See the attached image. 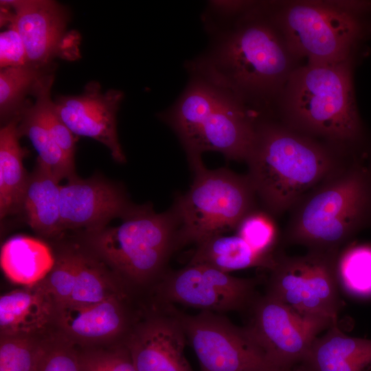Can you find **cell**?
<instances>
[{
    "instance_id": "cell-1",
    "label": "cell",
    "mask_w": 371,
    "mask_h": 371,
    "mask_svg": "<svg viewBox=\"0 0 371 371\" xmlns=\"http://www.w3.org/2000/svg\"><path fill=\"white\" fill-rule=\"evenodd\" d=\"M356 159L291 128L258 122L245 161L256 195L272 216L289 211L305 193Z\"/></svg>"
},
{
    "instance_id": "cell-2",
    "label": "cell",
    "mask_w": 371,
    "mask_h": 371,
    "mask_svg": "<svg viewBox=\"0 0 371 371\" xmlns=\"http://www.w3.org/2000/svg\"><path fill=\"white\" fill-rule=\"evenodd\" d=\"M284 240L340 253L371 228V161L351 160L302 196L289 211Z\"/></svg>"
},
{
    "instance_id": "cell-3",
    "label": "cell",
    "mask_w": 371,
    "mask_h": 371,
    "mask_svg": "<svg viewBox=\"0 0 371 371\" xmlns=\"http://www.w3.org/2000/svg\"><path fill=\"white\" fill-rule=\"evenodd\" d=\"M209 31L213 35L211 45L187 64L191 75L225 89L245 103L248 97L273 92L286 78L289 49L269 24L238 22L234 27Z\"/></svg>"
},
{
    "instance_id": "cell-4",
    "label": "cell",
    "mask_w": 371,
    "mask_h": 371,
    "mask_svg": "<svg viewBox=\"0 0 371 371\" xmlns=\"http://www.w3.org/2000/svg\"><path fill=\"white\" fill-rule=\"evenodd\" d=\"M286 109L292 128L341 144L351 155L371 159L346 60L308 63L289 77Z\"/></svg>"
},
{
    "instance_id": "cell-5",
    "label": "cell",
    "mask_w": 371,
    "mask_h": 371,
    "mask_svg": "<svg viewBox=\"0 0 371 371\" xmlns=\"http://www.w3.org/2000/svg\"><path fill=\"white\" fill-rule=\"evenodd\" d=\"M158 117L177 135L188 159L215 151L227 159L245 161L258 123L243 100L195 75Z\"/></svg>"
},
{
    "instance_id": "cell-6",
    "label": "cell",
    "mask_w": 371,
    "mask_h": 371,
    "mask_svg": "<svg viewBox=\"0 0 371 371\" xmlns=\"http://www.w3.org/2000/svg\"><path fill=\"white\" fill-rule=\"evenodd\" d=\"M179 221L172 207L156 212L150 204L136 205L118 226L78 232L82 246L105 263L131 293L153 291L166 273L178 247Z\"/></svg>"
},
{
    "instance_id": "cell-7",
    "label": "cell",
    "mask_w": 371,
    "mask_h": 371,
    "mask_svg": "<svg viewBox=\"0 0 371 371\" xmlns=\"http://www.w3.org/2000/svg\"><path fill=\"white\" fill-rule=\"evenodd\" d=\"M188 161L193 182L172 206L179 221V249L236 229L256 210L257 197L247 175L225 168L207 169L201 157Z\"/></svg>"
},
{
    "instance_id": "cell-8",
    "label": "cell",
    "mask_w": 371,
    "mask_h": 371,
    "mask_svg": "<svg viewBox=\"0 0 371 371\" xmlns=\"http://www.w3.org/2000/svg\"><path fill=\"white\" fill-rule=\"evenodd\" d=\"M371 10V3L348 10L315 3H297L282 12L279 22L290 52L305 56L308 63L346 60L354 45L363 37L359 15Z\"/></svg>"
},
{
    "instance_id": "cell-9",
    "label": "cell",
    "mask_w": 371,
    "mask_h": 371,
    "mask_svg": "<svg viewBox=\"0 0 371 371\" xmlns=\"http://www.w3.org/2000/svg\"><path fill=\"white\" fill-rule=\"evenodd\" d=\"M339 254L312 250L300 256L276 253L265 294L302 315L337 324L341 307Z\"/></svg>"
},
{
    "instance_id": "cell-10",
    "label": "cell",
    "mask_w": 371,
    "mask_h": 371,
    "mask_svg": "<svg viewBox=\"0 0 371 371\" xmlns=\"http://www.w3.org/2000/svg\"><path fill=\"white\" fill-rule=\"evenodd\" d=\"M180 316L201 371H280L245 326L212 311Z\"/></svg>"
},
{
    "instance_id": "cell-11",
    "label": "cell",
    "mask_w": 371,
    "mask_h": 371,
    "mask_svg": "<svg viewBox=\"0 0 371 371\" xmlns=\"http://www.w3.org/2000/svg\"><path fill=\"white\" fill-rule=\"evenodd\" d=\"M247 310L245 328L280 371H290L302 361L318 335L337 324L302 315L266 294L258 295Z\"/></svg>"
},
{
    "instance_id": "cell-12",
    "label": "cell",
    "mask_w": 371,
    "mask_h": 371,
    "mask_svg": "<svg viewBox=\"0 0 371 371\" xmlns=\"http://www.w3.org/2000/svg\"><path fill=\"white\" fill-rule=\"evenodd\" d=\"M257 280L232 276L207 265L188 263L167 271L154 288L153 301L179 304L212 312L248 309L256 297Z\"/></svg>"
},
{
    "instance_id": "cell-13",
    "label": "cell",
    "mask_w": 371,
    "mask_h": 371,
    "mask_svg": "<svg viewBox=\"0 0 371 371\" xmlns=\"http://www.w3.org/2000/svg\"><path fill=\"white\" fill-rule=\"evenodd\" d=\"M136 371H192L185 355L187 337L180 311L153 301L124 341Z\"/></svg>"
},
{
    "instance_id": "cell-14",
    "label": "cell",
    "mask_w": 371,
    "mask_h": 371,
    "mask_svg": "<svg viewBox=\"0 0 371 371\" xmlns=\"http://www.w3.org/2000/svg\"><path fill=\"white\" fill-rule=\"evenodd\" d=\"M1 7L15 23L26 49L28 63L49 66L54 58L75 59L78 37L67 30L68 14L49 0L1 1Z\"/></svg>"
},
{
    "instance_id": "cell-15",
    "label": "cell",
    "mask_w": 371,
    "mask_h": 371,
    "mask_svg": "<svg viewBox=\"0 0 371 371\" xmlns=\"http://www.w3.org/2000/svg\"><path fill=\"white\" fill-rule=\"evenodd\" d=\"M130 302L131 297L116 295L91 304L60 306L56 331L80 348L123 343L142 313Z\"/></svg>"
},
{
    "instance_id": "cell-16",
    "label": "cell",
    "mask_w": 371,
    "mask_h": 371,
    "mask_svg": "<svg viewBox=\"0 0 371 371\" xmlns=\"http://www.w3.org/2000/svg\"><path fill=\"white\" fill-rule=\"evenodd\" d=\"M135 205L124 188L115 183L98 175L87 179L76 176L60 186L63 232L102 229L115 218L122 219Z\"/></svg>"
},
{
    "instance_id": "cell-17",
    "label": "cell",
    "mask_w": 371,
    "mask_h": 371,
    "mask_svg": "<svg viewBox=\"0 0 371 371\" xmlns=\"http://www.w3.org/2000/svg\"><path fill=\"white\" fill-rule=\"evenodd\" d=\"M124 98L122 91H101L95 81L86 85L78 95H61L54 100L55 109L74 135L92 138L107 147L117 163L126 156L117 132V113Z\"/></svg>"
},
{
    "instance_id": "cell-18",
    "label": "cell",
    "mask_w": 371,
    "mask_h": 371,
    "mask_svg": "<svg viewBox=\"0 0 371 371\" xmlns=\"http://www.w3.org/2000/svg\"><path fill=\"white\" fill-rule=\"evenodd\" d=\"M57 306L41 283L0 297V334L4 337L47 338L57 333Z\"/></svg>"
},
{
    "instance_id": "cell-19",
    "label": "cell",
    "mask_w": 371,
    "mask_h": 371,
    "mask_svg": "<svg viewBox=\"0 0 371 371\" xmlns=\"http://www.w3.org/2000/svg\"><path fill=\"white\" fill-rule=\"evenodd\" d=\"M371 339L348 337L337 324L317 336L309 350L290 371H369Z\"/></svg>"
},
{
    "instance_id": "cell-20",
    "label": "cell",
    "mask_w": 371,
    "mask_h": 371,
    "mask_svg": "<svg viewBox=\"0 0 371 371\" xmlns=\"http://www.w3.org/2000/svg\"><path fill=\"white\" fill-rule=\"evenodd\" d=\"M59 181L36 162L30 174L21 213L32 229L45 238H59L60 223Z\"/></svg>"
},
{
    "instance_id": "cell-21",
    "label": "cell",
    "mask_w": 371,
    "mask_h": 371,
    "mask_svg": "<svg viewBox=\"0 0 371 371\" xmlns=\"http://www.w3.org/2000/svg\"><path fill=\"white\" fill-rule=\"evenodd\" d=\"M55 254L44 241L26 235H16L2 245L0 265L13 283L31 286L43 281L52 269Z\"/></svg>"
},
{
    "instance_id": "cell-22",
    "label": "cell",
    "mask_w": 371,
    "mask_h": 371,
    "mask_svg": "<svg viewBox=\"0 0 371 371\" xmlns=\"http://www.w3.org/2000/svg\"><path fill=\"white\" fill-rule=\"evenodd\" d=\"M19 116L3 125L0 130V218L21 213L30 174L23 160L27 150L19 142Z\"/></svg>"
},
{
    "instance_id": "cell-23",
    "label": "cell",
    "mask_w": 371,
    "mask_h": 371,
    "mask_svg": "<svg viewBox=\"0 0 371 371\" xmlns=\"http://www.w3.org/2000/svg\"><path fill=\"white\" fill-rule=\"evenodd\" d=\"M276 254H260L238 235L223 234L196 245L189 263L207 265L225 273L251 267L269 269Z\"/></svg>"
},
{
    "instance_id": "cell-24",
    "label": "cell",
    "mask_w": 371,
    "mask_h": 371,
    "mask_svg": "<svg viewBox=\"0 0 371 371\" xmlns=\"http://www.w3.org/2000/svg\"><path fill=\"white\" fill-rule=\"evenodd\" d=\"M78 245L75 284L65 305L91 304L116 295L131 297V293L105 263Z\"/></svg>"
},
{
    "instance_id": "cell-25",
    "label": "cell",
    "mask_w": 371,
    "mask_h": 371,
    "mask_svg": "<svg viewBox=\"0 0 371 371\" xmlns=\"http://www.w3.org/2000/svg\"><path fill=\"white\" fill-rule=\"evenodd\" d=\"M18 130L21 136L28 137L37 152L36 162L59 181L77 176L75 164L57 145L35 103L25 106L19 115Z\"/></svg>"
},
{
    "instance_id": "cell-26",
    "label": "cell",
    "mask_w": 371,
    "mask_h": 371,
    "mask_svg": "<svg viewBox=\"0 0 371 371\" xmlns=\"http://www.w3.org/2000/svg\"><path fill=\"white\" fill-rule=\"evenodd\" d=\"M52 72L49 66L27 64L1 69L0 117L3 124L19 116L25 107V98L38 82Z\"/></svg>"
},
{
    "instance_id": "cell-27",
    "label": "cell",
    "mask_w": 371,
    "mask_h": 371,
    "mask_svg": "<svg viewBox=\"0 0 371 371\" xmlns=\"http://www.w3.org/2000/svg\"><path fill=\"white\" fill-rule=\"evenodd\" d=\"M339 285L356 297H371V245H350L337 261Z\"/></svg>"
},
{
    "instance_id": "cell-28",
    "label": "cell",
    "mask_w": 371,
    "mask_h": 371,
    "mask_svg": "<svg viewBox=\"0 0 371 371\" xmlns=\"http://www.w3.org/2000/svg\"><path fill=\"white\" fill-rule=\"evenodd\" d=\"M78 244L63 245L55 253L54 265L41 282L57 306L67 304L75 284L78 258Z\"/></svg>"
},
{
    "instance_id": "cell-29",
    "label": "cell",
    "mask_w": 371,
    "mask_h": 371,
    "mask_svg": "<svg viewBox=\"0 0 371 371\" xmlns=\"http://www.w3.org/2000/svg\"><path fill=\"white\" fill-rule=\"evenodd\" d=\"M50 337L47 338L1 337L0 371H38L47 340Z\"/></svg>"
},
{
    "instance_id": "cell-30",
    "label": "cell",
    "mask_w": 371,
    "mask_h": 371,
    "mask_svg": "<svg viewBox=\"0 0 371 371\" xmlns=\"http://www.w3.org/2000/svg\"><path fill=\"white\" fill-rule=\"evenodd\" d=\"M236 230L237 235L258 253L265 256L275 254L277 229L271 216L267 212L252 211L243 218Z\"/></svg>"
},
{
    "instance_id": "cell-31",
    "label": "cell",
    "mask_w": 371,
    "mask_h": 371,
    "mask_svg": "<svg viewBox=\"0 0 371 371\" xmlns=\"http://www.w3.org/2000/svg\"><path fill=\"white\" fill-rule=\"evenodd\" d=\"M82 371H136L124 342L107 348H78Z\"/></svg>"
},
{
    "instance_id": "cell-32",
    "label": "cell",
    "mask_w": 371,
    "mask_h": 371,
    "mask_svg": "<svg viewBox=\"0 0 371 371\" xmlns=\"http://www.w3.org/2000/svg\"><path fill=\"white\" fill-rule=\"evenodd\" d=\"M38 371H82L77 346L54 334L47 340Z\"/></svg>"
},
{
    "instance_id": "cell-33",
    "label": "cell",
    "mask_w": 371,
    "mask_h": 371,
    "mask_svg": "<svg viewBox=\"0 0 371 371\" xmlns=\"http://www.w3.org/2000/svg\"><path fill=\"white\" fill-rule=\"evenodd\" d=\"M5 23L8 27L0 34L1 69L29 64L24 43L15 23L1 10V24Z\"/></svg>"
}]
</instances>
